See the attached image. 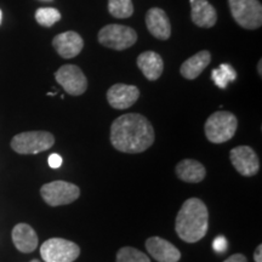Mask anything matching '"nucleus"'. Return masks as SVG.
I'll return each instance as SVG.
<instances>
[{
  "instance_id": "obj_12",
  "label": "nucleus",
  "mask_w": 262,
  "mask_h": 262,
  "mask_svg": "<svg viewBox=\"0 0 262 262\" xmlns=\"http://www.w3.org/2000/svg\"><path fill=\"white\" fill-rule=\"evenodd\" d=\"M52 47L61 57L73 58L83 50L84 40L77 32L68 31L57 34L52 40Z\"/></svg>"
},
{
  "instance_id": "obj_3",
  "label": "nucleus",
  "mask_w": 262,
  "mask_h": 262,
  "mask_svg": "<svg viewBox=\"0 0 262 262\" xmlns=\"http://www.w3.org/2000/svg\"><path fill=\"white\" fill-rule=\"evenodd\" d=\"M237 127V117L231 112L220 111L212 113L206 120L204 126L205 136L212 143H224L234 136Z\"/></svg>"
},
{
  "instance_id": "obj_29",
  "label": "nucleus",
  "mask_w": 262,
  "mask_h": 262,
  "mask_svg": "<svg viewBox=\"0 0 262 262\" xmlns=\"http://www.w3.org/2000/svg\"><path fill=\"white\" fill-rule=\"evenodd\" d=\"M2 16H3L2 15V11H0V24H2Z\"/></svg>"
},
{
  "instance_id": "obj_1",
  "label": "nucleus",
  "mask_w": 262,
  "mask_h": 262,
  "mask_svg": "<svg viewBox=\"0 0 262 262\" xmlns=\"http://www.w3.org/2000/svg\"><path fill=\"white\" fill-rule=\"evenodd\" d=\"M111 142L114 148L123 153L145 152L155 142V130L145 116L124 114L112 123Z\"/></svg>"
},
{
  "instance_id": "obj_2",
  "label": "nucleus",
  "mask_w": 262,
  "mask_h": 262,
  "mask_svg": "<svg viewBox=\"0 0 262 262\" xmlns=\"http://www.w3.org/2000/svg\"><path fill=\"white\" fill-rule=\"evenodd\" d=\"M209 227L206 205L198 198H189L183 203L176 216L175 229L186 243H196L205 237Z\"/></svg>"
},
{
  "instance_id": "obj_17",
  "label": "nucleus",
  "mask_w": 262,
  "mask_h": 262,
  "mask_svg": "<svg viewBox=\"0 0 262 262\" xmlns=\"http://www.w3.org/2000/svg\"><path fill=\"white\" fill-rule=\"evenodd\" d=\"M137 66L143 75L150 81L159 79L164 70L163 58L155 51L142 52L137 57Z\"/></svg>"
},
{
  "instance_id": "obj_10",
  "label": "nucleus",
  "mask_w": 262,
  "mask_h": 262,
  "mask_svg": "<svg viewBox=\"0 0 262 262\" xmlns=\"http://www.w3.org/2000/svg\"><path fill=\"white\" fill-rule=\"evenodd\" d=\"M229 158L233 164L234 169L241 173L242 176L256 175L260 170V160L256 152L249 146H238L231 150Z\"/></svg>"
},
{
  "instance_id": "obj_16",
  "label": "nucleus",
  "mask_w": 262,
  "mask_h": 262,
  "mask_svg": "<svg viewBox=\"0 0 262 262\" xmlns=\"http://www.w3.org/2000/svg\"><path fill=\"white\" fill-rule=\"evenodd\" d=\"M12 242L16 249L21 253H32L38 247V235L31 226L18 224L12 229Z\"/></svg>"
},
{
  "instance_id": "obj_19",
  "label": "nucleus",
  "mask_w": 262,
  "mask_h": 262,
  "mask_svg": "<svg viewBox=\"0 0 262 262\" xmlns=\"http://www.w3.org/2000/svg\"><path fill=\"white\" fill-rule=\"evenodd\" d=\"M176 175L182 181L199 183L204 180L206 170L202 163L193 159H183L176 165Z\"/></svg>"
},
{
  "instance_id": "obj_5",
  "label": "nucleus",
  "mask_w": 262,
  "mask_h": 262,
  "mask_svg": "<svg viewBox=\"0 0 262 262\" xmlns=\"http://www.w3.org/2000/svg\"><path fill=\"white\" fill-rule=\"evenodd\" d=\"M234 21L245 29H257L262 25V6L258 0H228Z\"/></svg>"
},
{
  "instance_id": "obj_4",
  "label": "nucleus",
  "mask_w": 262,
  "mask_h": 262,
  "mask_svg": "<svg viewBox=\"0 0 262 262\" xmlns=\"http://www.w3.org/2000/svg\"><path fill=\"white\" fill-rule=\"evenodd\" d=\"M55 137L48 131H27L16 135L11 141V148L18 155H37L50 149Z\"/></svg>"
},
{
  "instance_id": "obj_8",
  "label": "nucleus",
  "mask_w": 262,
  "mask_h": 262,
  "mask_svg": "<svg viewBox=\"0 0 262 262\" xmlns=\"http://www.w3.org/2000/svg\"><path fill=\"white\" fill-rule=\"evenodd\" d=\"M41 198L50 206L67 205L77 201L80 189L73 183L66 181H52L45 183L40 188Z\"/></svg>"
},
{
  "instance_id": "obj_14",
  "label": "nucleus",
  "mask_w": 262,
  "mask_h": 262,
  "mask_svg": "<svg viewBox=\"0 0 262 262\" xmlns=\"http://www.w3.org/2000/svg\"><path fill=\"white\" fill-rule=\"evenodd\" d=\"M146 25L150 34L160 40H166L171 35V25L170 19L164 10L152 8L146 15Z\"/></svg>"
},
{
  "instance_id": "obj_7",
  "label": "nucleus",
  "mask_w": 262,
  "mask_h": 262,
  "mask_svg": "<svg viewBox=\"0 0 262 262\" xmlns=\"http://www.w3.org/2000/svg\"><path fill=\"white\" fill-rule=\"evenodd\" d=\"M98 41L103 47L122 51L137 41V33L122 25H107L98 32Z\"/></svg>"
},
{
  "instance_id": "obj_28",
  "label": "nucleus",
  "mask_w": 262,
  "mask_h": 262,
  "mask_svg": "<svg viewBox=\"0 0 262 262\" xmlns=\"http://www.w3.org/2000/svg\"><path fill=\"white\" fill-rule=\"evenodd\" d=\"M261 64H262V61L260 60V61H258V66H257V67H258V68H257V70H258V74H260V75L262 74V70H261Z\"/></svg>"
},
{
  "instance_id": "obj_27",
  "label": "nucleus",
  "mask_w": 262,
  "mask_h": 262,
  "mask_svg": "<svg viewBox=\"0 0 262 262\" xmlns=\"http://www.w3.org/2000/svg\"><path fill=\"white\" fill-rule=\"evenodd\" d=\"M261 255H262V245L260 244L256 248V250H255V253H254V260H255V262H262Z\"/></svg>"
},
{
  "instance_id": "obj_21",
  "label": "nucleus",
  "mask_w": 262,
  "mask_h": 262,
  "mask_svg": "<svg viewBox=\"0 0 262 262\" xmlns=\"http://www.w3.org/2000/svg\"><path fill=\"white\" fill-rule=\"evenodd\" d=\"M108 11L116 18H127L134 14L131 0H108Z\"/></svg>"
},
{
  "instance_id": "obj_9",
  "label": "nucleus",
  "mask_w": 262,
  "mask_h": 262,
  "mask_svg": "<svg viewBox=\"0 0 262 262\" xmlns=\"http://www.w3.org/2000/svg\"><path fill=\"white\" fill-rule=\"evenodd\" d=\"M55 79L72 96L83 95L88 89V79L78 66L64 64L55 73Z\"/></svg>"
},
{
  "instance_id": "obj_18",
  "label": "nucleus",
  "mask_w": 262,
  "mask_h": 262,
  "mask_svg": "<svg viewBox=\"0 0 262 262\" xmlns=\"http://www.w3.org/2000/svg\"><path fill=\"white\" fill-rule=\"evenodd\" d=\"M210 52L206 50L199 51L195 55H193L192 57H189L188 60L183 62L181 68H180V72H181L183 78L188 80H193L202 74V72L210 63Z\"/></svg>"
},
{
  "instance_id": "obj_30",
  "label": "nucleus",
  "mask_w": 262,
  "mask_h": 262,
  "mask_svg": "<svg viewBox=\"0 0 262 262\" xmlns=\"http://www.w3.org/2000/svg\"><path fill=\"white\" fill-rule=\"evenodd\" d=\"M31 262H40V261H39V260H32Z\"/></svg>"
},
{
  "instance_id": "obj_20",
  "label": "nucleus",
  "mask_w": 262,
  "mask_h": 262,
  "mask_svg": "<svg viewBox=\"0 0 262 262\" xmlns=\"http://www.w3.org/2000/svg\"><path fill=\"white\" fill-rule=\"evenodd\" d=\"M211 79L214 80L216 86L226 89L229 83L237 79V72L231 64L222 63L217 68L212 70L211 72Z\"/></svg>"
},
{
  "instance_id": "obj_11",
  "label": "nucleus",
  "mask_w": 262,
  "mask_h": 262,
  "mask_svg": "<svg viewBox=\"0 0 262 262\" xmlns=\"http://www.w3.org/2000/svg\"><path fill=\"white\" fill-rule=\"evenodd\" d=\"M140 90L135 85L114 84L107 91L108 103L116 110H126L139 100Z\"/></svg>"
},
{
  "instance_id": "obj_24",
  "label": "nucleus",
  "mask_w": 262,
  "mask_h": 262,
  "mask_svg": "<svg viewBox=\"0 0 262 262\" xmlns=\"http://www.w3.org/2000/svg\"><path fill=\"white\" fill-rule=\"evenodd\" d=\"M212 248H214V250L216 251V253H221V254L225 253L228 248L227 239H226L225 237H222V235L215 238L214 243H212Z\"/></svg>"
},
{
  "instance_id": "obj_6",
  "label": "nucleus",
  "mask_w": 262,
  "mask_h": 262,
  "mask_svg": "<svg viewBox=\"0 0 262 262\" xmlns=\"http://www.w3.org/2000/svg\"><path fill=\"white\" fill-rule=\"evenodd\" d=\"M40 255L44 262H73L79 257L80 248L63 238H51L41 244Z\"/></svg>"
},
{
  "instance_id": "obj_13",
  "label": "nucleus",
  "mask_w": 262,
  "mask_h": 262,
  "mask_svg": "<svg viewBox=\"0 0 262 262\" xmlns=\"http://www.w3.org/2000/svg\"><path fill=\"white\" fill-rule=\"evenodd\" d=\"M146 249L158 262H179L181 253L175 245L160 237H150L146 241Z\"/></svg>"
},
{
  "instance_id": "obj_25",
  "label": "nucleus",
  "mask_w": 262,
  "mask_h": 262,
  "mask_svg": "<svg viewBox=\"0 0 262 262\" xmlns=\"http://www.w3.org/2000/svg\"><path fill=\"white\" fill-rule=\"evenodd\" d=\"M49 165H50V168L52 169H58L60 166L62 165V157L60 155H57V153H54V155H51L49 157Z\"/></svg>"
},
{
  "instance_id": "obj_26",
  "label": "nucleus",
  "mask_w": 262,
  "mask_h": 262,
  "mask_svg": "<svg viewBox=\"0 0 262 262\" xmlns=\"http://www.w3.org/2000/svg\"><path fill=\"white\" fill-rule=\"evenodd\" d=\"M224 262H248V260L243 254H234L232 255V256H229L227 260H225Z\"/></svg>"
},
{
  "instance_id": "obj_15",
  "label": "nucleus",
  "mask_w": 262,
  "mask_h": 262,
  "mask_svg": "<svg viewBox=\"0 0 262 262\" xmlns=\"http://www.w3.org/2000/svg\"><path fill=\"white\" fill-rule=\"evenodd\" d=\"M191 18L193 24L202 28L214 27L217 12L208 0H191Z\"/></svg>"
},
{
  "instance_id": "obj_22",
  "label": "nucleus",
  "mask_w": 262,
  "mask_h": 262,
  "mask_svg": "<svg viewBox=\"0 0 262 262\" xmlns=\"http://www.w3.org/2000/svg\"><path fill=\"white\" fill-rule=\"evenodd\" d=\"M116 262H150L145 253L135 248L125 247L118 250Z\"/></svg>"
},
{
  "instance_id": "obj_23",
  "label": "nucleus",
  "mask_w": 262,
  "mask_h": 262,
  "mask_svg": "<svg viewBox=\"0 0 262 262\" xmlns=\"http://www.w3.org/2000/svg\"><path fill=\"white\" fill-rule=\"evenodd\" d=\"M35 19L40 26L51 27L61 19V14L57 9L54 8H40L35 12Z\"/></svg>"
}]
</instances>
